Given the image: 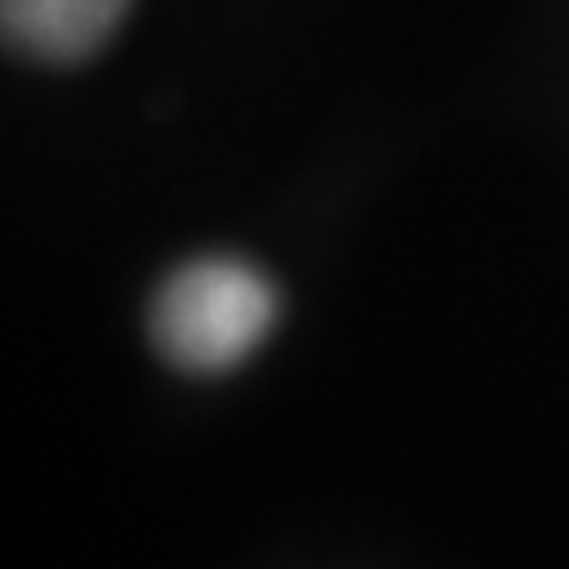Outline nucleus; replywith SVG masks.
<instances>
[{"instance_id":"1","label":"nucleus","mask_w":569,"mask_h":569,"mask_svg":"<svg viewBox=\"0 0 569 569\" xmlns=\"http://www.w3.org/2000/svg\"><path fill=\"white\" fill-rule=\"evenodd\" d=\"M280 295L252 261L200 257L152 299V342L190 376H223L276 332Z\"/></svg>"},{"instance_id":"2","label":"nucleus","mask_w":569,"mask_h":569,"mask_svg":"<svg viewBox=\"0 0 569 569\" xmlns=\"http://www.w3.org/2000/svg\"><path fill=\"white\" fill-rule=\"evenodd\" d=\"M133 0H0L10 48L39 62H81L110 43Z\"/></svg>"}]
</instances>
